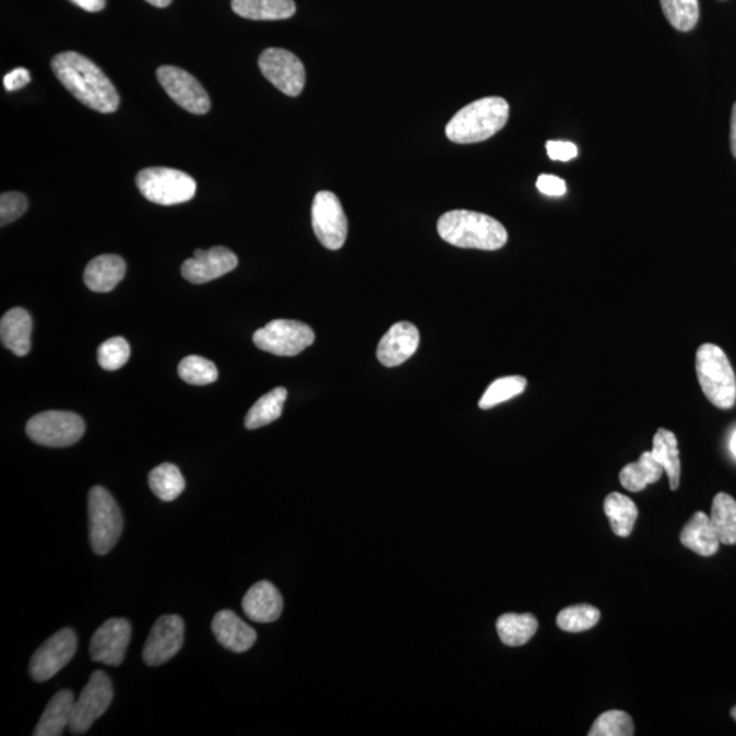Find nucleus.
<instances>
[{
  "mask_svg": "<svg viewBox=\"0 0 736 736\" xmlns=\"http://www.w3.org/2000/svg\"><path fill=\"white\" fill-rule=\"evenodd\" d=\"M55 75L76 100L102 114L117 111L120 98L104 71L79 52H62L52 59Z\"/></svg>",
  "mask_w": 736,
  "mask_h": 736,
  "instance_id": "obj_1",
  "label": "nucleus"
},
{
  "mask_svg": "<svg viewBox=\"0 0 736 736\" xmlns=\"http://www.w3.org/2000/svg\"><path fill=\"white\" fill-rule=\"evenodd\" d=\"M438 234L461 249L496 251L508 241V230L498 219L471 211H452L438 219Z\"/></svg>",
  "mask_w": 736,
  "mask_h": 736,
  "instance_id": "obj_2",
  "label": "nucleus"
},
{
  "mask_svg": "<svg viewBox=\"0 0 736 736\" xmlns=\"http://www.w3.org/2000/svg\"><path fill=\"white\" fill-rule=\"evenodd\" d=\"M510 107L502 97H485L468 104L447 126L454 144H476L496 135L508 123Z\"/></svg>",
  "mask_w": 736,
  "mask_h": 736,
  "instance_id": "obj_3",
  "label": "nucleus"
},
{
  "mask_svg": "<svg viewBox=\"0 0 736 736\" xmlns=\"http://www.w3.org/2000/svg\"><path fill=\"white\" fill-rule=\"evenodd\" d=\"M696 371L705 397L717 408H733L736 378L724 351L715 344H702L696 354Z\"/></svg>",
  "mask_w": 736,
  "mask_h": 736,
  "instance_id": "obj_4",
  "label": "nucleus"
},
{
  "mask_svg": "<svg viewBox=\"0 0 736 736\" xmlns=\"http://www.w3.org/2000/svg\"><path fill=\"white\" fill-rule=\"evenodd\" d=\"M92 550L106 555L117 545L123 532V515L106 488L95 486L87 497Z\"/></svg>",
  "mask_w": 736,
  "mask_h": 736,
  "instance_id": "obj_5",
  "label": "nucleus"
},
{
  "mask_svg": "<svg viewBox=\"0 0 736 736\" xmlns=\"http://www.w3.org/2000/svg\"><path fill=\"white\" fill-rule=\"evenodd\" d=\"M136 187L147 201L157 205H179L195 195V180L179 169L152 167L136 175Z\"/></svg>",
  "mask_w": 736,
  "mask_h": 736,
  "instance_id": "obj_6",
  "label": "nucleus"
},
{
  "mask_svg": "<svg viewBox=\"0 0 736 736\" xmlns=\"http://www.w3.org/2000/svg\"><path fill=\"white\" fill-rule=\"evenodd\" d=\"M85 432L82 417L68 411H46L33 416L26 425L27 437L47 448H68Z\"/></svg>",
  "mask_w": 736,
  "mask_h": 736,
  "instance_id": "obj_7",
  "label": "nucleus"
},
{
  "mask_svg": "<svg viewBox=\"0 0 736 736\" xmlns=\"http://www.w3.org/2000/svg\"><path fill=\"white\" fill-rule=\"evenodd\" d=\"M258 348L277 356H296L316 342V334L306 323L276 320L258 329L252 336Z\"/></svg>",
  "mask_w": 736,
  "mask_h": 736,
  "instance_id": "obj_8",
  "label": "nucleus"
},
{
  "mask_svg": "<svg viewBox=\"0 0 736 736\" xmlns=\"http://www.w3.org/2000/svg\"><path fill=\"white\" fill-rule=\"evenodd\" d=\"M114 688L111 679L103 672L91 675L80 699L74 701L69 729L71 734L82 735L90 732L93 723L102 717L111 705Z\"/></svg>",
  "mask_w": 736,
  "mask_h": 736,
  "instance_id": "obj_9",
  "label": "nucleus"
},
{
  "mask_svg": "<svg viewBox=\"0 0 736 736\" xmlns=\"http://www.w3.org/2000/svg\"><path fill=\"white\" fill-rule=\"evenodd\" d=\"M312 228L318 240L328 250H340L347 240L348 219L339 197L331 191H320L312 201Z\"/></svg>",
  "mask_w": 736,
  "mask_h": 736,
  "instance_id": "obj_10",
  "label": "nucleus"
},
{
  "mask_svg": "<svg viewBox=\"0 0 736 736\" xmlns=\"http://www.w3.org/2000/svg\"><path fill=\"white\" fill-rule=\"evenodd\" d=\"M263 76L284 95L296 97L305 90L306 70L301 60L283 48H268L258 60Z\"/></svg>",
  "mask_w": 736,
  "mask_h": 736,
  "instance_id": "obj_11",
  "label": "nucleus"
},
{
  "mask_svg": "<svg viewBox=\"0 0 736 736\" xmlns=\"http://www.w3.org/2000/svg\"><path fill=\"white\" fill-rule=\"evenodd\" d=\"M157 79L179 107L194 115H205L211 109V98L194 75L175 66H162Z\"/></svg>",
  "mask_w": 736,
  "mask_h": 736,
  "instance_id": "obj_12",
  "label": "nucleus"
},
{
  "mask_svg": "<svg viewBox=\"0 0 736 736\" xmlns=\"http://www.w3.org/2000/svg\"><path fill=\"white\" fill-rule=\"evenodd\" d=\"M76 652V636L71 629L57 631L44 642L31 661V677L36 682H46L68 666Z\"/></svg>",
  "mask_w": 736,
  "mask_h": 736,
  "instance_id": "obj_13",
  "label": "nucleus"
},
{
  "mask_svg": "<svg viewBox=\"0 0 736 736\" xmlns=\"http://www.w3.org/2000/svg\"><path fill=\"white\" fill-rule=\"evenodd\" d=\"M185 624L179 615H164L156 620L144 646V662L147 666L157 667L171 661L182 650Z\"/></svg>",
  "mask_w": 736,
  "mask_h": 736,
  "instance_id": "obj_14",
  "label": "nucleus"
},
{
  "mask_svg": "<svg viewBox=\"0 0 736 736\" xmlns=\"http://www.w3.org/2000/svg\"><path fill=\"white\" fill-rule=\"evenodd\" d=\"M130 639L129 620L108 619L92 637L90 648L92 661L107 664V666H120L124 661Z\"/></svg>",
  "mask_w": 736,
  "mask_h": 736,
  "instance_id": "obj_15",
  "label": "nucleus"
},
{
  "mask_svg": "<svg viewBox=\"0 0 736 736\" xmlns=\"http://www.w3.org/2000/svg\"><path fill=\"white\" fill-rule=\"evenodd\" d=\"M238 257L227 247H212L211 250L198 249L194 257L182 265V274L191 284H205L233 272L238 266Z\"/></svg>",
  "mask_w": 736,
  "mask_h": 736,
  "instance_id": "obj_16",
  "label": "nucleus"
},
{
  "mask_svg": "<svg viewBox=\"0 0 736 736\" xmlns=\"http://www.w3.org/2000/svg\"><path fill=\"white\" fill-rule=\"evenodd\" d=\"M420 334L409 322H399L389 329L378 344V360L384 367H397L405 364L419 348Z\"/></svg>",
  "mask_w": 736,
  "mask_h": 736,
  "instance_id": "obj_17",
  "label": "nucleus"
},
{
  "mask_svg": "<svg viewBox=\"0 0 736 736\" xmlns=\"http://www.w3.org/2000/svg\"><path fill=\"white\" fill-rule=\"evenodd\" d=\"M241 606L247 618L258 624H271L283 613V597L272 582L260 581L246 593Z\"/></svg>",
  "mask_w": 736,
  "mask_h": 736,
  "instance_id": "obj_18",
  "label": "nucleus"
},
{
  "mask_svg": "<svg viewBox=\"0 0 736 736\" xmlns=\"http://www.w3.org/2000/svg\"><path fill=\"white\" fill-rule=\"evenodd\" d=\"M212 630L219 645L235 653L249 651L257 641V631L229 609H223L213 618Z\"/></svg>",
  "mask_w": 736,
  "mask_h": 736,
  "instance_id": "obj_19",
  "label": "nucleus"
},
{
  "mask_svg": "<svg viewBox=\"0 0 736 736\" xmlns=\"http://www.w3.org/2000/svg\"><path fill=\"white\" fill-rule=\"evenodd\" d=\"M124 274L126 262L122 257L104 254L87 263L84 282L93 293H111L122 282Z\"/></svg>",
  "mask_w": 736,
  "mask_h": 736,
  "instance_id": "obj_20",
  "label": "nucleus"
},
{
  "mask_svg": "<svg viewBox=\"0 0 736 736\" xmlns=\"http://www.w3.org/2000/svg\"><path fill=\"white\" fill-rule=\"evenodd\" d=\"M33 322L27 312L21 307L5 312L0 321V339L5 348L16 356H25L31 351Z\"/></svg>",
  "mask_w": 736,
  "mask_h": 736,
  "instance_id": "obj_21",
  "label": "nucleus"
},
{
  "mask_svg": "<svg viewBox=\"0 0 736 736\" xmlns=\"http://www.w3.org/2000/svg\"><path fill=\"white\" fill-rule=\"evenodd\" d=\"M680 542L689 550L701 555V557H712L721 547V539H719L711 518L702 512H697L685 525V529L680 532Z\"/></svg>",
  "mask_w": 736,
  "mask_h": 736,
  "instance_id": "obj_22",
  "label": "nucleus"
},
{
  "mask_svg": "<svg viewBox=\"0 0 736 736\" xmlns=\"http://www.w3.org/2000/svg\"><path fill=\"white\" fill-rule=\"evenodd\" d=\"M74 695L70 690H60L48 702L40 722H38L35 736H60L63 735L66 727H69L71 713H73Z\"/></svg>",
  "mask_w": 736,
  "mask_h": 736,
  "instance_id": "obj_23",
  "label": "nucleus"
},
{
  "mask_svg": "<svg viewBox=\"0 0 736 736\" xmlns=\"http://www.w3.org/2000/svg\"><path fill=\"white\" fill-rule=\"evenodd\" d=\"M233 10L252 21L288 20L296 13L294 0H233Z\"/></svg>",
  "mask_w": 736,
  "mask_h": 736,
  "instance_id": "obj_24",
  "label": "nucleus"
},
{
  "mask_svg": "<svg viewBox=\"0 0 736 736\" xmlns=\"http://www.w3.org/2000/svg\"><path fill=\"white\" fill-rule=\"evenodd\" d=\"M652 454L657 463L663 466L664 472H666L672 490H678L680 480V460L678 441L675 434L666 430V428L657 430L656 436L653 437Z\"/></svg>",
  "mask_w": 736,
  "mask_h": 736,
  "instance_id": "obj_25",
  "label": "nucleus"
},
{
  "mask_svg": "<svg viewBox=\"0 0 736 736\" xmlns=\"http://www.w3.org/2000/svg\"><path fill=\"white\" fill-rule=\"evenodd\" d=\"M663 466L653 458L652 452L641 454L637 463L626 465L619 474L620 485L631 492H640L653 485L663 475Z\"/></svg>",
  "mask_w": 736,
  "mask_h": 736,
  "instance_id": "obj_26",
  "label": "nucleus"
},
{
  "mask_svg": "<svg viewBox=\"0 0 736 736\" xmlns=\"http://www.w3.org/2000/svg\"><path fill=\"white\" fill-rule=\"evenodd\" d=\"M604 513H606L614 534L628 537L633 532L639 509L630 498L620 492H612L604 499Z\"/></svg>",
  "mask_w": 736,
  "mask_h": 736,
  "instance_id": "obj_27",
  "label": "nucleus"
},
{
  "mask_svg": "<svg viewBox=\"0 0 736 736\" xmlns=\"http://www.w3.org/2000/svg\"><path fill=\"white\" fill-rule=\"evenodd\" d=\"M539 624L532 614H504L497 620L499 639L504 645H525L535 636Z\"/></svg>",
  "mask_w": 736,
  "mask_h": 736,
  "instance_id": "obj_28",
  "label": "nucleus"
},
{
  "mask_svg": "<svg viewBox=\"0 0 736 736\" xmlns=\"http://www.w3.org/2000/svg\"><path fill=\"white\" fill-rule=\"evenodd\" d=\"M287 389L276 388L272 392L262 395L254 405L251 406L249 414L245 419L246 428L257 430L263 426L271 425L283 414L285 401H287Z\"/></svg>",
  "mask_w": 736,
  "mask_h": 736,
  "instance_id": "obj_29",
  "label": "nucleus"
},
{
  "mask_svg": "<svg viewBox=\"0 0 736 736\" xmlns=\"http://www.w3.org/2000/svg\"><path fill=\"white\" fill-rule=\"evenodd\" d=\"M711 521L723 545H736V501L728 494H717L712 503Z\"/></svg>",
  "mask_w": 736,
  "mask_h": 736,
  "instance_id": "obj_30",
  "label": "nucleus"
},
{
  "mask_svg": "<svg viewBox=\"0 0 736 736\" xmlns=\"http://www.w3.org/2000/svg\"><path fill=\"white\" fill-rule=\"evenodd\" d=\"M150 486L158 499L173 502L185 491L186 482L177 465L166 463L151 472Z\"/></svg>",
  "mask_w": 736,
  "mask_h": 736,
  "instance_id": "obj_31",
  "label": "nucleus"
},
{
  "mask_svg": "<svg viewBox=\"0 0 736 736\" xmlns=\"http://www.w3.org/2000/svg\"><path fill=\"white\" fill-rule=\"evenodd\" d=\"M669 24L680 32L693 29L700 19L699 0H661Z\"/></svg>",
  "mask_w": 736,
  "mask_h": 736,
  "instance_id": "obj_32",
  "label": "nucleus"
},
{
  "mask_svg": "<svg viewBox=\"0 0 736 736\" xmlns=\"http://www.w3.org/2000/svg\"><path fill=\"white\" fill-rule=\"evenodd\" d=\"M526 388L524 377L513 376L499 378L487 388L485 394L479 401L480 409H491L494 406L504 403V401L518 397L523 394Z\"/></svg>",
  "mask_w": 736,
  "mask_h": 736,
  "instance_id": "obj_33",
  "label": "nucleus"
},
{
  "mask_svg": "<svg viewBox=\"0 0 736 736\" xmlns=\"http://www.w3.org/2000/svg\"><path fill=\"white\" fill-rule=\"evenodd\" d=\"M601 619V612L590 604H579V606L568 607L558 614L557 625L560 630L568 633H581L596 626Z\"/></svg>",
  "mask_w": 736,
  "mask_h": 736,
  "instance_id": "obj_34",
  "label": "nucleus"
},
{
  "mask_svg": "<svg viewBox=\"0 0 736 736\" xmlns=\"http://www.w3.org/2000/svg\"><path fill=\"white\" fill-rule=\"evenodd\" d=\"M178 372L185 382L195 384V387H205V384L216 382L218 378L216 365L197 355L187 356L180 361Z\"/></svg>",
  "mask_w": 736,
  "mask_h": 736,
  "instance_id": "obj_35",
  "label": "nucleus"
},
{
  "mask_svg": "<svg viewBox=\"0 0 736 736\" xmlns=\"http://www.w3.org/2000/svg\"><path fill=\"white\" fill-rule=\"evenodd\" d=\"M634 735V724L628 713L609 711L603 713L593 724L590 736H631Z\"/></svg>",
  "mask_w": 736,
  "mask_h": 736,
  "instance_id": "obj_36",
  "label": "nucleus"
},
{
  "mask_svg": "<svg viewBox=\"0 0 736 736\" xmlns=\"http://www.w3.org/2000/svg\"><path fill=\"white\" fill-rule=\"evenodd\" d=\"M130 345L123 337H112L104 342L97 351V361L104 370L117 371L130 359Z\"/></svg>",
  "mask_w": 736,
  "mask_h": 736,
  "instance_id": "obj_37",
  "label": "nucleus"
},
{
  "mask_svg": "<svg viewBox=\"0 0 736 736\" xmlns=\"http://www.w3.org/2000/svg\"><path fill=\"white\" fill-rule=\"evenodd\" d=\"M27 200L22 192H3L0 197V225L5 227L26 212Z\"/></svg>",
  "mask_w": 736,
  "mask_h": 736,
  "instance_id": "obj_38",
  "label": "nucleus"
},
{
  "mask_svg": "<svg viewBox=\"0 0 736 736\" xmlns=\"http://www.w3.org/2000/svg\"><path fill=\"white\" fill-rule=\"evenodd\" d=\"M546 150L548 157L554 162H570L579 156V147L569 141H548Z\"/></svg>",
  "mask_w": 736,
  "mask_h": 736,
  "instance_id": "obj_39",
  "label": "nucleus"
},
{
  "mask_svg": "<svg viewBox=\"0 0 736 736\" xmlns=\"http://www.w3.org/2000/svg\"><path fill=\"white\" fill-rule=\"evenodd\" d=\"M537 189L542 194L548 197H562L566 194V183L563 179L554 177V175H541L536 182Z\"/></svg>",
  "mask_w": 736,
  "mask_h": 736,
  "instance_id": "obj_40",
  "label": "nucleus"
},
{
  "mask_svg": "<svg viewBox=\"0 0 736 736\" xmlns=\"http://www.w3.org/2000/svg\"><path fill=\"white\" fill-rule=\"evenodd\" d=\"M31 75L26 69H15L8 75H4L3 84L9 92L20 91L29 84Z\"/></svg>",
  "mask_w": 736,
  "mask_h": 736,
  "instance_id": "obj_41",
  "label": "nucleus"
},
{
  "mask_svg": "<svg viewBox=\"0 0 736 736\" xmlns=\"http://www.w3.org/2000/svg\"><path fill=\"white\" fill-rule=\"evenodd\" d=\"M79 5L82 10L90 11V13H97L106 8V0H70Z\"/></svg>",
  "mask_w": 736,
  "mask_h": 736,
  "instance_id": "obj_42",
  "label": "nucleus"
},
{
  "mask_svg": "<svg viewBox=\"0 0 736 736\" xmlns=\"http://www.w3.org/2000/svg\"><path fill=\"white\" fill-rule=\"evenodd\" d=\"M732 151L736 158V103L734 104L732 115Z\"/></svg>",
  "mask_w": 736,
  "mask_h": 736,
  "instance_id": "obj_43",
  "label": "nucleus"
},
{
  "mask_svg": "<svg viewBox=\"0 0 736 736\" xmlns=\"http://www.w3.org/2000/svg\"><path fill=\"white\" fill-rule=\"evenodd\" d=\"M147 3L156 5V8H167V5L173 3V0H146Z\"/></svg>",
  "mask_w": 736,
  "mask_h": 736,
  "instance_id": "obj_44",
  "label": "nucleus"
},
{
  "mask_svg": "<svg viewBox=\"0 0 736 736\" xmlns=\"http://www.w3.org/2000/svg\"><path fill=\"white\" fill-rule=\"evenodd\" d=\"M729 448H732V452L734 453L736 458V432L734 434L732 438V442H729Z\"/></svg>",
  "mask_w": 736,
  "mask_h": 736,
  "instance_id": "obj_45",
  "label": "nucleus"
},
{
  "mask_svg": "<svg viewBox=\"0 0 736 736\" xmlns=\"http://www.w3.org/2000/svg\"><path fill=\"white\" fill-rule=\"evenodd\" d=\"M732 716L734 717V721L736 722V707L733 708Z\"/></svg>",
  "mask_w": 736,
  "mask_h": 736,
  "instance_id": "obj_46",
  "label": "nucleus"
}]
</instances>
